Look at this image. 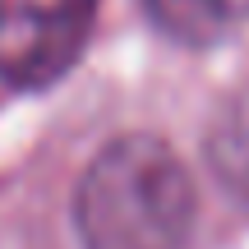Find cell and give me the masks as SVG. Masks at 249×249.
I'll return each instance as SVG.
<instances>
[{"label":"cell","mask_w":249,"mask_h":249,"mask_svg":"<svg viewBox=\"0 0 249 249\" xmlns=\"http://www.w3.org/2000/svg\"><path fill=\"white\" fill-rule=\"evenodd\" d=\"M194 217V180L157 134L111 139L74 189V231L83 249H185Z\"/></svg>","instance_id":"obj_1"},{"label":"cell","mask_w":249,"mask_h":249,"mask_svg":"<svg viewBox=\"0 0 249 249\" xmlns=\"http://www.w3.org/2000/svg\"><path fill=\"white\" fill-rule=\"evenodd\" d=\"M97 0H51L18 5L0 14V79L9 88H46L55 83L92 33Z\"/></svg>","instance_id":"obj_2"},{"label":"cell","mask_w":249,"mask_h":249,"mask_svg":"<svg viewBox=\"0 0 249 249\" xmlns=\"http://www.w3.org/2000/svg\"><path fill=\"white\" fill-rule=\"evenodd\" d=\"M152 28L171 42L208 51L249 23V0H143Z\"/></svg>","instance_id":"obj_3"}]
</instances>
